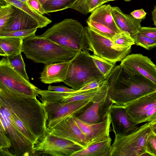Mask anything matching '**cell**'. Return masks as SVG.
Listing matches in <instances>:
<instances>
[{
  "label": "cell",
  "mask_w": 156,
  "mask_h": 156,
  "mask_svg": "<svg viewBox=\"0 0 156 156\" xmlns=\"http://www.w3.org/2000/svg\"><path fill=\"white\" fill-rule=\"evenodd\" d=\"M0 108L12 120L33 144L48 131L47 112L36 98L26 97L0 88Z\"/></svg>",
  "instance_id": "obj_1"
},
{
  "label": "cell",
  "mask_w": 156,
  "mask_h": 156,
  "mask_svg": "<svg viewBox=\"0 0 156 156\" xmlns=\"http://www.w3.org/2000/svg\"><path fill=\"white\" fill-rule=\"evenodd\" d=\"M108 98L112 103L126 106L148 94L156 92V85L137 71L115 66L106 79Z\"/></svg>",
  "instance_id": "obj_2"
},
{
  "label": "cell",
  "mask_w": 156,
  "mask_h": 156,
  "mask_svg": "<svg viewBox=\"0 0 156 156\" xmlns=\"http://www.w3.org/2000/svg\"><path fill=\"white\" fill-rule=\"evenodd\" d=\"M79 51L60 45L40 35L24 40L22 45V52L27 58L45 65L70 61Z\"/></svg>",
  "instance_id": "obj_3"
},
{
  "label": "cell",
  "mask_w": 156,
  "mask_h": 156,
  "mask_svg": "<svg viewBox=\"0 0 156 156\" xmlns=\"http://www.w3.org/2000/svg\"><path fill=\"white\" fill-rule=\"evenodd\" d=\"M40 36L75 50H85L88 47L84 27L78 21L72 19H65L54 24Z\"/></svg>",
  "instance_id": "obj_4"
},
{
  "label": "cell",
  "mask_w": 156,
  "mask_h": 156,
  "mask_svg": "<svg viewBox=\"0 0 156 156\" xmlns=\"http://www.w3.org/2000/svg\"><path fill=\"white\" fill-rule=\"evenodd\" d=\"M105 80L96 66L89 50L86 49L79 51L70 61L64 83L77 90L90 82Z\"/></svg>",
  "instance_id": "obj_5"
},
{
  "label": "cell",
  "mask_w": 156,
  "mask_h": 156,
  "mask_svg": "<svg viewBox=\"0 0 156 156\" xmlns=\"http://www.w3.org/2000/svg\"><path fill=\"white\" fill-rule=\"evenodd\" d=\"M151 131L150 122L141 126L128 135H115L109 156H141L149 155L146 152L145 143L147 134Z\"/></svg>",
  "instance_id": "obj_6"
},
{
  "label": "cell",
  "mask_w": 156,
  "mask_h": 156,
  "mask_svg": "<svg viewBox=\"0 0 156 156\" xmlns=\"http://www.w3.org/2000/svg\"><path fill=\"white\" fill-rule=\"evenodd\" d=\"M84 29L88 45L87 48L94 55L115 64L122 61L131 51V46L124 47L114 43L88 27Z\"/></svg>",
  "instance_id": "obj_7"
},
{
  "label": "cell",
  "mask_w": 156,
  "mask_h": 156,
  "mask_svg": "<svg viewBox=\"0 0 156 156\" xmlns=\"http://www.w3.org/2000/svg\"><path fill=\"white\" fill-rule=\"evenodd\" d=\"M0 88L23 96L36 98L38 88L11 66L6 58L0 61Z\"/></svg>",
  "instance_id": "obj_8"
},
{
  "label": "cell",
  "mask_w": 156,
  "mask_h": 156,
  "mask_svg": "<svg viewBox=\"0 0 156 156\" xmlns=\"http://www.w3.org/2000/svg\"><path fill=\"white\" fill-rule=\"evenodd\" d=\"M83 148L70 140L48 131L38 138L34 144L33 156H71Z\"/></svg>",
  "instance_id": "obj_9"
},
{
  "label": "cell",
  "mask_w": 156,
  "mask_h": 156,
  "mask_svg": "<svg viewBox=\"0 0 156 156\" xmlns=\"http://www.w3.org/2000/svg\"><path fill=\"white\" fill-rule=\"evenodd\" d=\"M41 101L47 113L46 126L48 131L67 117H77L93 102L89 100L65 103Z\"/></svg>",
  "instance_id": "obj_10"
},
{
  "label": "cell",
  "mask_w": 156,
  "mask_h": 156,
  "mask_svg": "<svg viewBox=\"0 0 156 156\" xmlns=\"http://www.w3.org/2000/svg\"><path fill=\"white\" fill-rule=\"evenodd\" d=\"M132 120L137 124L156 120V92L143 96L125 106Z\"/></svg>",
  "instance_id": "obj_11"
},
{
  "label": "cell",
  "mask_w": 156,
  "mask_h": 156,
  "mask_svg": "<svg viewBox=\"0 0 156 156\" xmlns=\"http://www.w3.org/2000/svg\"><path fill=\"white\" fill-rule=\"evenodd\" d=\"M115 135H125L138 129L137 124L132 119L125 106L112 103L109 112Z\"/></svg>",
  "instance_id": "obj_12"
},
{
  "label": "cell",
  "mask_w": 156,
  "mask_h": 156,
  "mask_svg": "<svg viewBox=\"0 0 156 156\" xmlns=\"http://www.w3.org/2000/svg\"><path fill=\"white\" fill-rule=\"evenodd\" d=\"M48 132L51 134L70 140L83 148L88 146L84 133L73 116L66 118Z\"/></svg>",
  "instance_id": "obj_13"
},
{
  "label": "cell",
  "mask_w": 156,
  "mask_h": 156,
  "mask_svg": "<svg viewBox=\"0 0 156 156\" xmlns=\"http://www.w3.org/2000/svg\"><path fill=\"white\" fill-rule=\"evenodd\" d=\"M73 117L84 133L88 146L111 138L110 132L111 122L109 114L104 120L94 123H86L76 117Z\"/></svg>",
  "instance_id": "obj_14"
},
{
  "label": "cell",
  "mask_w": 156,
  "mask_h": 156,
  "mask_svg": "<svg viewBox=\"0 0 156 156\" xmlns=\"http://www.w3.org/2000/svg\"><path fill=\"white\" fill-rule=\"evenodd\" d=\"M108 86L105 79L100 87L87 90L70 92H59L57 95V103H65L84 100L98 102L108 97Z\"/></svg>",
  "instance_id": "obj_15"
},
{
  "label": "cell",
  "mask_w": 156,
  "mask_h": 156,
  "mask_svg": "<svg viewBox=\"0 0 156 156\" xmlns=\"http://www.w3.org/2000/svg\"><path fill=\"white\" fill-rule=\"evenodd\" d=\"M120 65L137 71L156 85V65L147 56L140 54L128 55Z\"/></svg>",
  "instance_id": "obj_16"
},
{
  "label": "cell",
  "mask_w": 156,
  "mask_h": 156,
  "mask_svg": "<svg viewBox=\"0 0 156 156\" xmlns=\"http://www.w3.org/2000/svg\"><path fill=\"white\" fill-rule=\"evenodd\" d=\"M112 104L107 97L100 101L92 102L76 117L82 121L89 123L101 122L108 116L110 106Z\"/></svg>",
  "instance_id": "obj_17"
},
{
  "label": "cell",
  "mask_w": 156,
  "mask_h": 156,
  "mask_svg": "<svg viewBox=\"0 0 156 156\" xmlns=\"http://www.w3.org/2000/svg\"><path fill=\"white\" fill-rule=\"evenodd\" d=\"M70 63V61L46 65L41 73V81L47 84L64 82Z\"/></svg>",
  "instance_id": "obj_18"
},
{
  "label": "cell",
  "mask_w": 156,
  "mask_h": 156,
  "mask_svg": "<svg viewBox=\"0 0 156 156\" xmlns=\"http://www.w3.org/2000/svg\"><path fill=\"white\" fill-rule=\"evenodd\" d=\"M112 13L118 27L129 35L139 31L141 27V20L135 18L131 15L124 13L118 7H112Z\"/></svg>",
  "instance_id": "obj_19"
},
{
  "label": "cell",
  "mask_w": 156,
  "mask_h": 156,
  "mask_svg": "<svg viewBox=\"0 0 156 156\" xmlns=\"http://www.w3.org/2000/svg\"><path fill=\"white\" fill-rule=\"evenodd\" d=\"M14 6V14L9 23L2 30L12 31L39 28L38 23L33 17L23 10Z\"/></svg>",
  "instance_id": "obj_20"
},
{
  "label": "cell",
  "mask_w": 156,
  "mask_h": 156,
  "mask_svg": "<svg viewBox=\"0 0 156 156\" xmlns=\"http://www.w3.org/2000/svg\"><path fill=\"white\" fill-rule=\"evenodd\" d=\"M110 5H101L91 12L87 20L97 22L107 27L116 33L122 31L117 25L113 18Z\"/></svg>",
  "instance_id": "obj_21"
},
{
  "label": "cell",
  "mask_w": 156,
  "mask_h": 156,
  "mask_svg": "<svg viewBox=\"0 0 156 156\" xmlns=\"http://www.w3.org/2000/svg\"><path fill=\"white\" fill-rule=\"evenodd\" d=\"M111 143L110 138L83 148L71 156H109Z\"/></svg>",
  "instance_id": "obj_22"
},
{
  "label": "cell",
  "mask_w": 156,
  "mask_h": 156,
  "mask_svg": "<svg viewBox=\"0 0 156 156\" xmlns=\"http://www.w3.org/2000/svg\"><path fill=\"white\" fill-rule=\"evenodd\" d=\"M23 41L16 37H0V55L7 57L21 53Z\"/></svg>",
  "instance_id": "obj_23"
},
{
  "label": "cell",
  "mask_w": 156,
  "mask_h": 156,
  "mask_svg": "<svg viewBox=\"0 0 156 156\" xmlns=\"http://www.w3.org/2000/svg\"><path fill=\"white\" fill-rule=\"evenodd\" d=\"M0 1L16 7L28 14L37 22L40 28L46 27L52 22L51 20L34 10L27 2H20L18 0H0Z\"/></svg>",
  "instance_id": "obj_24"
},
{
  "label": "cell",
  "mask_w": 156,
  "mask_h": 156,
  "mask_svg": "<svg viewBox=\"0 0 156 156\" xmlns=\"http://www.w3.org/2000/svg\"><path fill=\"white\" fill-rule=\"evenodd\" d=\"M104 3L103 0H76L70 8L87 15Z\"/></svg>",
  "instance_id": "obj_25"
},
{
  "label": "cell",
  "mask_w": 156,
  "mask_h": 156,
  "mask_svg": "<svg viewBox=\"0 0 156 156\" xmlns=\"http://www.w3.org/2000/svg\"><path fill=\"white\" fill-rule=\"evenodd\" d=\"M76 0H48L42 6L46 14L70 8Z\"/></svg>",
  "instance_id": "obj_26"
},
{
  "label": "cell",
  "mask_w": 156,
  "mask_h": 156,
  "mask_svg": "<svg viewBox=\"0 0 156 156\" xmlns=\"http://www.w3.org/2000/svg\"><path fill=\"white\" fill-rule=\"evenodd\" d=\"M15 12L13 6L5 3L0 5V31L8 24Z\"/></svg>",
  "instance_id": "obj_27"
},
{
  "label": "cell",
  "mask_w": 156,
  "mask_h": 156,
  "mask_svg": "<svg viewBox=\"0 0 156 156\" xmlns=\"http://www.w3.org/2000/svg\"><path fill=\"white\" fill-rule=\"evenodd\" d=\"M90 56L98 69L106 79L115 66V64L94 55Z\"/></svg>",
  "instance_id": "obj_28"
},
{
  "label": "cell",
  "mask_w": 156,
  "mask_h": 156,
  "mask_svg": "<svg viewBox=\"0 0 156 156\" xmlns=\"http://www.w3.org/2000/svg\"><path fill=\"white\" fill-rule=\"evenodd\" d=\"M12 67L29 80L25 69V65L21 53L6 57Z\"/></svg>",
  "instance_id": "obj_29"
},
{
  "label": "cell",
  "mask_w": 156,
  "mask_h": 156,
  "mask_svg": "<svg viewBox=\"0 0 156 156\" xmlns=\"http://www.w3.org/2000/svg\"><path fill=\"white\" fill-rule=\"evenodd\" d=\"M87 27L98 34L112 40L116 33L107 27L99 23L87 20Z\"/></svg>",
  "instance_id": "obj_30"
},
{
  "label": "cell",
  "mask_w": 156,
  "mask_h": 156,
  "mask_svg": "<svg viewBox=\"0 0 156 156\" xmlns=\"http://www.w3.org/2000/svg\"><path fill=\"white\" fill-rule=\"evenodd\" d=\"M130 36L133 39L135 44L147 50H149L156 47V40L147 37L139 31Z\"/></svg>",
  "instance_id": "obj_31"
},
{
  "label": "cell",
  "mask_w": 156,
  "mask_h": 156,
  "mask_svg": "<svg viewBox=\"0 0 156 156\" xmlns=\"http://www.w3.org/2000/svg\"><path fill=\"white\" fill-rule=\"evenodd\" d=\"M38 28L12 31H0V37H11L21 38L23 40L27 38L35 35Z\"/></svg>",
  "instance_id": "obj_32"
},
{
  "label": "cell",
  "mask_w": 156,
  "mask_h": 156,
  "mask_svg": "<svg viewBox=\"0 0 156 156\" xmlns=\"http://www.w3.org/2000/svg\"><path fill=\"white\" fill-rule=\"evenodd\" d=\"M112 41L115 44L124 47L131 46L135 44L133 39L131 36L123 31L116 33Z\"/></svg>",
  "instance_id": "obj_33"
},
{
  "label": "cell",
  "mask_w": 156,
  "mask_h": 156,
  "mask_svg": "<svg viewBox=\"0 0 156 156\" xmlns=\"http://www.w3.org/2000/svg\"><path fill=\"white\" fill-rule=\"evenodd\" d=\"M145 149L146 152L150 155L156 156V134L151 131L147 134Z\"/></svg>",
  "instance_id": "obj_34"
},
{
  "label": "cell",
  "mask_w": 156,
  "mask_h": 156,
  "mask_svg": "<svg viewBox=\"0 0 156 156\" xmlns=\"http://www.w3.org/2000/svg\"><path fill=\"white\" fill-rule=\"evenodd\" d=\"M139 32L147 37L156 40V27H141Z\"/></svg>",
  "instance_id": "obj_35"
},
{
  "label": "cell",
  "mask_w": 156,
  "mask_h": 156,
  "mask_svg": "<svg viewBox=\"0 0 156 156\" xmlns=\"http://www.w3.org/2000/svg\"><path fill=\"white\" fill-rule=\"evenodd\" d=\"M27 3L29 6L40 14L43 15L46 14L42 5L38 0H29Z\"/></svg>",
  "instance_id": "obj_36"
},
{
  "label": "cell",
  "mask_w": 156,
  "mask_h": 156,
  "mask_svg": "<svg viewBox=\"0 0 156 156\" xmlns=\"http://www.w3.org/2000/svg\"><path fill=\"white\" fill-rule=\"evenodd\" d=\"M48 90L61 92H70L76 90L72 88H69L62 85L58 86L49 85L48 87Z\"/></svg>",
  "instance_id": "obj_37"
},
{
  "label": "cell",
  "mask_w": 156,
  "mask_h": 156,
  "mask_svg": "<svg viewBox=\"0 0 156 156\" xmlns=\"http://www.w3.org/2000/svg\"><path fill=\"white\" fill-rule=\"evenodd\" d=\"M147 14L143 9L134 10L130 13V15L135 18L141 20L145 18Z\"/></svg>",
  "instance_id": "obj_38"
},
{
  "label": "cell",
  "mask_w": 156,
  "mask_h": 156,
  "mask_svg": "<svg viewBox=\"0 0 156 156\" xmlns=\"http://www.w3.org/2000/svg\"><path fill=\"white\" fill-rule=\"evenodd\" d=\"M150 126L151 131L156 134V120L150 122Z\"/></svg>",
  "instance_id": "obj_39"
},
{
  "label": "cell",
  "mask_w": 156,
  "mask_h": 156,
  "mask_svg": "<svg viewBox=\"0 0 156 156\" xmlns=\"http://www.w3.org/2000/svg\"><path fill=\"white\" fill-rule=\"evenodd\" d=\"M152 19L154 25L156 26V6L151 12Z\"/></svg>",
  "instance_id": "obj_40"
},
{
  "label": "cell",
  "mask_w": 156,
  "mask_h": 156,
  "mask_svg": "<svg viewBox=\"0 0 156 156\" xmlns=\"http://www.w3.org/2000/svg\"><path fill=\"white\" fill-rule=\"evenodd\" d=\"M42 5L48 0H38Z\"/></svg>",
  "instance_id": "obj_41"
},
{
  "label": "cell",
  "mask_w": 156,
  "mask_h": 156,
  "mask_svg": "<svg viewBox=\"0 0 156 156\" xmlns=\"http://www.w3.org/2000/svg\"><path fill=\"white\" fill-rule=\"evenodd\" d=\"M20 2H27L29 0H18Z\"/></svg>",
  "instance_id": "obj_42"
},
{
  "label": "cell",
  "mask_w": 156,
  "mask_h": 156,
  "mask_svg": "<svg viewBox=\"0 0 156 156\" xmlns=\"http://www.w3.org/2000/svg\"><path fill=\"white\" fill-rule=\"evenodd\" d=\"M115 0H103V1H104L105 3H106L110 1H114Z\"/></svg>",
  "instance_id": "obj_43"
},
{
  "label": "cell",
  "mask_w": 156,
  "mask_h": 156,
  "mask_svg": "<svg viewBox=\"0 0 156 156\" xmlns=\"http://www.w3.org/2000/svg\"><path fill=\"white\" fill-rule=\"evenodd\" d=\"M125 1H127V2H129V1H131V0H124Z\"/></svg>",
  "instance_id": "obj_44"
}]
</instances>
